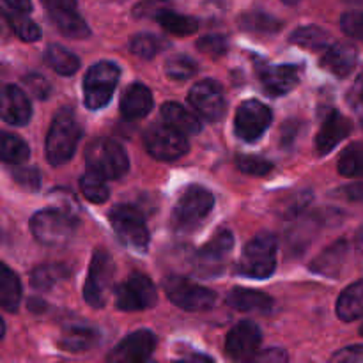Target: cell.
Returning a JSON list of instances; mask_svg holds the SVG:
<instances>
[{
  "mask_svg": "<svg viewBox=\"0 0 363 363\" xmlns=\"http://www.w3.org/2000/svg\"><path fill=\"white\" fill-rule=\"evenodd\" d=\"M82 138V128L71 108H62L50 126L46 137V158L50 165L60 167L74 156L78 142Z\"/></svg>",
  "mask_w": 363,
  "mask_h": 363,
  "instance_id": "cell-1",
  "label": "cell"
},
{
  "mask_svg": "<svg viewBox=\"0 0 363 363\" xmlns=\"http://www.w3.org/2000/svg\"><path fill=\"white\" fill-rule=\"evenodd\" d=\"M277 250L279 243L273 234H257L245 247L243 255L236 266V273L248 279H268L277 268Z\"/></svg>",
  "mask_w": 363,
  "mask_h": 363,
  "instance_id": "cell-2",
  "label": "cell"
},
{
  "mask_svg": "<svg viewBox=\"0 0 363 363\" xmlns=\"http://www.w3.org/2000/svg\"><path fill=\"white\" fill-rule=\"evenodd\" d=\"M85 162L89 169L96 170L106 179H121L130 170V160L123 145L106 137L89 142L85 149Z\"/></svg>",
  "mask_w": 363,
  "mask_h": 363,
  "instance_id": "cell-3",
  "label": "cell"
},
{
  "mask_svg": "<svg viewBox=\"0 0 363 363\" xmlns=\"http://www.w3.org/2000/svg\"><path fill=\"white\" fill-rule=\"evenodd\" d=\"M77 220L64 209H45L32 216L30 230L46 247H64L77 233Z\"/></svg>",
  "mask_w": 363,
  "mask_h": 363,
  "instance_id": "cell-4",
  "label": "cell"
},
{
  "mask_svg": "<svg viewBox=\"0 0 363 363\" xmlns=\"http://www.w3.org/2000/svg\"><path fill=\"white\" fill-rule=\"evenodd\" d=\"M213 208H215V195L208 188L194 184L186 188L177 201L172 215L174 227L181 233L195 230L208 218Z\"/></svg>",
  "mask_w": 363,
  "mask_h": 363,
  "instance_id": "cell-5",
  "label": "cell"
},
{
  "mask_svg": "<svg viewBox=\"0 0 363 363\" xmlns=\"http://www.w3.org/2000/svg\"><path fill=\"white\" fill-rule=\"evenodd\" d=\"M121 69L112 60H101L89 67L84 80V103L89 110H101L112 99Z\"/></svg>",
  "mask_w": 363,
  "mask_h": 363,
  "instance_id": "cell-6",
  "label": "cell"
},
{
  "mask_svg": "<svg viewBox=\"0 0 363 363\" xmlns=\"http://www.w3.org/2000/svg\"><path fill=\"white\" fill-rule=\"evenodd\" d=\"M110 225L116 230L121 243L137 252H145L149 247V230L144 216L133 206H116L108 215Z\"/></svg>",
  "mask_w": 363,
  "mask_h": 363,
  "instance_id": "cell-7",
  "label": "cell"
},
{
  "mask_svg": "<svg viewBox=\"0 0 363 363\" xmlns=\"http://www.w3.org/2000/svg\"><path fill=\"white\" fill-rule=\"evenodd\" d=\"M113 275H116V264L105 250H96L92 255L91 266H89L87 282L84 286V300L91 307H105L106 300L112 289Z\"/></svg>",
  "mask_w": 363,
  "mask_h": 363,
  "instance_id": "cell-8",
  "label": "cell"
},
{
  "mask_svg": "<svg viewBox=\"0 0 363 363\" xmlns=\"http://www.w3.org/2000/svg\"><path fill=\"white\" fill-rule=\"evenodd\" d=\"M144 144L149 155L162 162H174L188 152L186 135L167 123L152 124L144 135Z\"/></svg>",
  "mask_w": 363,
  "mask_h": 363,
  "instance_id": "cell-9",
  "label": "cell"
},
{
  "mask_svg": "<svg viewBox=\"0 0 363 363\" xmlns=\"http://www.w3.org/2000/svg\"><path fill=\"white\" fill-rule=\"evenodd\" d=\"M163 287H165V293L169 296V300L174 305H177V307L188 312L209 311L216 301L215 291L190 282L184 277H169L163 282Z\"/></svg>",
  "mask_w": 363,
  "mask_h": 363,
  "instance_id": "cell-10",
  "label": "cell"
},
{
  "mask_svg": "<svg viewBox=\"0 0 363 363\" xmlns=\"http://www.w3.org/2000/svg\"><path fill=\"white\" fill-rule=\"evenodd\" d=\"M158 301L155 284L147 275L133 273L116 291V303L119 311L137 312L155 307Z\"/></svg>",
  "mask_w": 363,
  "mask_h": 363,
  "instance_id": "cell-11",
  "label": "cell"
},
{
  "mask_svg": "<svg viewBox=\"0 0 363 363\" xmlns=\"http://www.w3.org/2000/svg\"><path fill=\"white\" fill-rule=\"evenodd\" d=\"M273 113L264 103L257 99H248L238 106L236 119H234V130L236 135L245 142H257L266 130L269 128Z\"/></svg>",
  "mask_w": 363,
  "mask_h": 363,
  "instance_id": "cell-12",
  "label": "cell"
},
{
  "mask_svg": "<svg viewBox=\"0 0 363 363\" xmlns=\"http://www.w3.org/2000/svg\"><path fill=\"white\" fill-rule=\"evenodd\" d=\"M188 99H190V105L194 106L195 112L202 119L209 121V123H218L223 117V113H225V96H223V89L213 78H206V80L197 82L191 87Z\"/></svg>",
  "mask_w": 363,
  "mask_h": 363,
  "instance_id": "cell-13",
  "label": "cell"
},
{
  "mask_svg": "<svg viewBox=\"0 0 363 363\" xmlns=\"http://www.w3.org/2000/svg\"><path fill=\"white\" fill-rule=\"evenodd\" d=\"M53 25L64 35L73 39H84L91 35L87 21L77 11V0H41Z\"/></svg>",
  "mask_w": 363,
  "mask_h": 363,
  "instance_id": "cell-14",
  "label": "cell"
},
{
  "mask_svg": "<svg viewBox=\"0 0 363 363\" xmlns=\"http://www.w3.org/2000/svg\"><path fill=\"white\" fill-rule=\"evenodd\" d=\"M234 248V236L230 230H218L211 241L204 245L195 255V268L201 275H218Z\"/></svg>",
  "mask_w": 363,
  "mask_h": 363,
  "instance_id": "cell-15",
  "label": "cell"
},
{
  "mask_svg": "<svg viewBox=\"0 0 363 363\" xmlns=\"http://www.w3.org/2000/svg\"><path fill=\"white\" fill-rule=\"evenodd\" d=\"M156 335L149 330H138L124 337L108 353L106 360L113 363H140L151 358L156 350Z\"/></svg>",
  "mask_w": 363,
  "mask_h": 363,
  "instance_id": "cell-16",
  "label": "cell"
},
{
  "mask_svg": "<svg viewBox=\"0 0 363 363\" xmlns=\"http://www.w3.org/2000/svg\"><path fill=\"white\" fill-rule=\"evenodd\" d=\"M262 333L252 321H241L227 333L225 353L233 360H252L259 353Z\"/></svg>",
  "mask_w": 363,
  "mask_h": 363,
  "instance_id": "cell-17",
  "label": "cell"
},
{
  "mask_svg": "<svg viewBox=\"0 0 363 363\" xmlns=\"http://www.w3.org/2000/svg\"><path fill=\"white\" fill-rule=\"evenodd\" d=\"M300 67L294 64H277L259 69V78L264 91L272 96H284L293 91L300 82Z\"/></svg>",
  "mask_w": 363,
  "mask_h": 363,
  "instance_id": "cell-18",
  "label": "cell"
},
{
  "mask_svg": "<svg viewBox=\"0 0 363 363\" xmlns=\"http://www.w3.org/2000/svg\"><path fill=\"white\" fill-rule=\"evenodd\" d=\"M351 133V123L350 119L342 116V113L332 112L326 116L325 123H323L321 130H319L318 138H315V147H318L319 155H328L332 152L340 142L346 137H350Z\"/></svg>",
  "mask_w": 363,
  "mask_h": 363,
  "instance_id": "cell-19",
  "label": "cell"
},
{
  "mask_svg": "<svg viewBox=\"0 0 363 363\" xmlns=\"http://www.w3.org/2000/svg\"><path fill=\"white\" fill-rule=\"evenodd\" d=\"M32 117L27 94L14 85H6L2 92V119L11 126H25Z\"/></svg>",
  "mask_w": 363,
  "mask_h": 363,
  "instance_id": "cell-20",
  "label": "cell"
},
{
  "mask_svg": "<svg viewBox=\"0 0 363 363\" xmlns=\"http://www.w3.org/2000/svg\"><path fill=\"white\" fill-rule=\"evenodd\" d=\"M358 62V50L351 43H335L323 50L321 66L337 77H347Z\"/></svg>",
  "mask_w": 363,
  "mask_h": 363,
  "instance_id": "cell-21",
  "label": "cell"
},
{
  "mask_svg": "<svg viewBox=\"0 0 363 363\" xmlns=\"http://www.w3.org/2000/svg\"><path fill=\"white\" fill-rule=\"evenodd\" d=\"M227 307L247 314H268L273 308V300L268 294L254 289H234L225 298Z\"/></svg>",
  "mask_w": 363,
  "mask_h": 363,
  "instance_id": "cell-22",
  "label": "cell"
},
{
  "mask_svg": "<svg viewBox=\"0 0 363 363\" xmlns=\"http://www.w3.org/2000/svg\"><path fill=\"white\" fill-rule=\"evenodd\" d=\"M152 110V94L145 85L131 84L121 98V113L126 119H142Z\"/></svg>",
  "mask_w": 363,
  "mask_h": 363,
  "instance_id": "cell-23",
  "label": "cell"
},
{
  "mask_svg": "<svg viewBox=\"0 0 363 363\" xmlns=\"http://www.w3.org/2000/svg\"><path fill=\"white\" fill-rule=\"evenodd\" d=\"M347 252H350V245L347 241L340 240L335 241L333 245H330L328 248L321 252L318 257L312 261L311 269L318 275L325 277H337L340 272H342V266L346 262Z\"/></svg>",
  "mask_w": 363,
  "mask_h": 363,
  "instance_id": "cell-24",
  "label": "cell"
},
{
  "mask_svg": "<svg viewBox=\"0 0 363 363\" xmlns=\"http://www.w3.org/2000/svg\"><path fill=\"white\" fill-rule=\"evenodd\" d=\"M162 117L167 124L179 130L186 137L190 135H197L202 131V121L197 112L184 108L179 103H165L162 106Z\"/></svg>",
  "mask_w": 363,
  "mask_h": 363,
  "instance_id": "cell-25",
  "label": "cell"
},
{
  "mask_svg": "<svg viewBox=\"0 0 363 363\" xmlns=\"http://www.w3.org/2000/svg\"><path fill=\"white\" fill-rule=\"evenodd\" d=\"M99 340L101 337L96 330L87 328V326H73L62 333L59 346L67 353H84V351H91L92 347L98 346Z\"/></svg>",
  "mask_w": 363,
  "mask_h": 363,
  "instance_id": "cell-26",
  "label": "cell"
},
{
  "mask_svg": "<svg viewBox=\"0 0 363 363\" xmlns=\"http://www.w3.org/2000/svg\"><path fill=\"white\" fill-rule=\"evenodd\" d=\"M337 315L346 323L363 318V279L351 284L340 294L337 300Z\"/></svg>",
  "mask_w": 363,
  "mask_h": 363,
  "instance_id": "cell-27",
  "label": "cell"
},
{
  "mask_svg": "<svg viewBox=\"0 0 363 363\" xmlns=\"http://www.w3.org/2000/svg\"><path fill=\"white\" fill-rule=\"evenodd\" d=\"M69 277V269L66 264L60 262H46V264H39L32 269L30 282L35 289L48 291L66 280Z\"/></svg>",
  "mask_w": 363,
  "mask_h": 363,
  "instance_id": "cell-28",
  "label": "cell"
},
{
  "mask_svg": "<svg viewBox=\"0 0 363 363\" xmlns=\"http://www.w3.org/2000/svg\"><path fill=\"white\" fill-rule=\"evenodd\" d=\"M21 300V284L16 273L13 269L2 264V272H0V303H2L4 311L16 312L20 307Z\"/></svg>",
  "mask_w": 363,
  "mask_h": 363,
  "instance_id": "cell-29",
  "label": "cell"
},
{
  "mask_svg": "<svg viewBox=\"0 0 363 363\" xmlns=\"http://www.w3.org/2000/svg\"><path fill=\"white\" fill-rule=\"evenodd\" d=\"M45 59L48 66L62 77H71L80 69V59L60 45H50L45 52Z\"/></svg>",
  "mask_w": 363,
  "mask_h": 363,
  "instance_id": "cell-30",
  "label": "cell"
},
{
  "mask_svg": "<svg viewBox=\"0 0 363 363\" xmlns=\"http://www.w3.org/2000/svg\"><path fill=\"white\" fill-rule=\"evenodd\" d=\"M105 179L106 177H103L101 174H98L96 170L85 172L84 176L80 177L82 195H84L89 202H92V204H103V202H106L110 197V191Z\"/></svg>",
  "mask_w": 363,
  "mask_h": 363,
  "instance_id": "cell-31",
  "label": "cell"
},
{
  "mask_svg": "<svg viewBox=\"0 0 363 363\" xmlns=\"http://www.w3.org/2000/svg\"><path fill=\"white\" fill-rule=\"evenodd\" d=\"M240 27L248 32H259V34H275L282 28V21L262 11H252L240 18Z\"/></svg>",
  "mask_w": 363,
  "mask_h": 363,
  "instance_id": "cell-32",
  "label": "cell"
},
{
  "mask_svg": "<svg viewBox=\"0 0 363 363\" xmlns=\"http://www.w3.org/2000/svg\"><path fill=\"white\" fill-rule=\"evenodd\" d=\"M291 43L294 45H300L303 48L311 50H325L330 45V35L328 32L323 30L321 27H315V25H307V27H300L291 34L289 38Z\"/></svg>",
  "mask_w": 363,
  "mask_h": 363,
  "instance_id": "cell-33",
  "label": "cell"
},
{
  "mask_svg": "<svg viewBox=\"0 0 363 363\" xmlns=\"http://www.w3.org/2000/svg\"><path fill=\"white\" fill-rule=\"evenodd\" d=\"M167 48H169L167 39L160 38L156 34H138L130 43L131 53L140 57V59H152V57H156Z\"/></svg>",
  "mask_w": 363,
  "mask_h": 363,
  "instance_id": "cell-34",
  "label": "cell"
},
{
  "mask_svg": "<svg viewBox=\"0 0 363 363\" xmlns=\"http://www.w3.org/2000/svg\"><path fill=\"white\" fill-rule=\"evenodd\" d=\"M160 25L165 28L167 32L176 35H188L194 34V32L199 30V20L194 16H186V14H177L174 13L172 9L163 13L162 16L158 18Z\"/></svg>",
  "mask_w": 363,
  "mask_h": 363,
  "instance_id": "cell-35",
  "label": "cell"
},
{
  "mask_svg": "<svg viewBox=\"0 0 363 363\" xmlns=\"http://www.w3.org/2000/svg\"><path fill=\"white\" fill-rule=\"evenodd\" d=\"M339 172L346 177H363V140L344 149L339 158Z\"/></svg>",
  "mask_w": 363,
  "mask_h": 363,
  "instance_id": "cell-36",
  "label": "cell"
},
{
  "mask_svg": "<svg viewBox=\"0 0 363 363\" xmlns=\"http://www.w3.org/2000/svg\"><path fill=\"white\" fill-rule=\"evenodd\" d=\"M4 18L9 23V27L13 28L14 34L20 39L28 43H34L41 38V30H39L38 25L28 18V14L25 13H13V11H2Z\"/></svg>",
  "mask_w": 363,
  "mask_h": 363,
  "instance_id": "cell-37",
  "label": "cell"
},
{
  "mask_svg": "<svg viewBox=\"0 0 363 363\" xmlns=\"http://www.w3.org/2000/svg\"><path fill=\"white\" fill-rule=\"evenodd\" d=\"M30 156V149L18 135H2V160L7 165H23Z\"/></svg>",
  "mask_w": 363,
  "mask_h": 363,
  "instance_id": "cell-38",
  "label": "cell"
},
{
  "mask_svg": "<svg viewBox=\"0 0 363 363\" xmlns=\"http://www.w3.org/2000/svg\"><path fill=\"white\" fill-rule=\"evenodd\" d=\"M199 69V64L188 55H174L165 62L167 77L172 80H188Z\"/></svg>",
  "mask_w": 363,
  "mask_h": 363,
  "instance_id": "cell-39",
  "label": "cell"
},
{
  "mask_svg": "<svg viewBox=\"0 0 363 363\" xmlns=\"http://www.w3.org/2000/svg\"><path fill=\"white\" fill-rule=\"evenodd\" d=\"M199 52L209 57H222L229 50V39L223 34H208L197 41Z\"/></svg>",
  "mask_w": 363,
  "mask_h": 363,
  "instance_id": "cell-40",
  "label": "cell"
},
{
  "mask_svg": "<svg viewBox=\"0 0 363 363\" xmlns=\"http://www.w3.org/2000/svg\"><path fill=\"white\" fill-rule=\"evenodd\" d=\"M236 167L248 176H264L273 170V163L261 156H238Z\"/></svg>",
  "mask_w": 363,
  "mask_h": 363,
  "instance_id": "cell-41",
  "label": "cell"
},
{
  "mask_svg": "<svg viewBox=\"0 0 363 363\" xmlns=\"http://www.w3.org/2000/svg\"><path fill=\"white\" fill-rule=\"evenodd\" d=\"M172 7V0H142L135 6L133 14L137 18H152L158 20L163 13L170 11Z\"/></svg>",
  "mask_w": 363,
  "mask_h": 363,
  "instance_id": "cell-42",
  "label": "cell"
},
{
  "mask_svg": "<svg viewBox=\"0 0 363 363\" xmlns=\"http://www.w3.org/2000/svg\"><path fill=\"white\" fill-rule=\"evenodd\" d=\"M11 174H13V179L18 184H21L23 188H28V190H38L39 184H41V176H39L38 169H34V167L14 165Z\"/></svg>",
  "mask_w": 363,
  "mask_h": 363,
  "instance_id": "cell-43",
  "label": "cell"
},
{
  "mask_svg": "<svg viewBox=\"0 0 363 363\" xmlns=\"http://www.w3.org/2000/svg\"><path fill=\"white\" fill-rule=\"evenodd\" d=\"M23 85L27 87V91L30 92L32 96H35L38 99H46L52 92V85L48 84L45 77L41 74L30 73L23 78Z\"/></svg>",
  "mask_w": 363,
  "mask_h": 363,
  "instance_id": "cell-44",
  "label": "cell"
},
{
  "mask_svg": "<svg viewBox=\"0 0 363 363\" xmlns=\"http://www.w3.org/2000/svg\"><path fill=\"white\" fill-rule=\"evenodd\" d=\"M340 25H342L344 32L354 39H362L363 41V13L362 11H351L340 18Z\"/></svg>",
  "mask_w": 363,
  "mask_h": 363,
  "instance_id": "cell-45",
  "label": "cell"
},
{
  "mask_svg": "<svg viewBox=\"0 0 363 363\" xmlns=\"http://www.w3.org/2000/svg\"><path fill=\"white\" fill-rule=\"evenodd\" d=\"M311 199H312V195L308 194V191H298L296 195H293V197H291V201H287L286 204H284V215L286 216L298 215L301 209L307 208L308 202H311Z\"/></svg>",
  "mask_w": 363,
  "mask_h": 363,
  "instance_id": "cell-46",
  "label": "cell"
},
{
  "mask_svg": "<svg viewBox=\"0 0 363 363\" xmlns=\"http://www.w3.org/2000/svg\"><path fill=\"white\" fill-rule=\"evenodd\" d=\"M332 360L340 363H363V346L344 347L333 354Z\"/></svg>",
  "mask_w": 363,
  "mask_h": 363,
  "instance_id": "cell-47",
  "label": "cell"
},
{
  "mask_svg": "<svg viewBox=\"0 0 363 363\" xmlns=\"http://www.w3.org/2000/svg\"><path fill=\"white\" fill-rule=\"evenodd\" d=\"M252 360H257V362H272V363H279V362H286L287 360V354L284 350H279V347H272V350H262L255 354Z\"/></svg>",
  "mask_w": 363,
  "mask_h": 363,
  "instance_id": "cell-48",
  "label": "cell"
},
{
  "mask_svg": "<svg viewBox=\"0 0 363 363\" xmlns=\"http://www.w3.org/2000/svg\"><path fill=\"white\" fill-rule=\"evenodd\" d=\"M2 11H13V13L30 14L32 2L30 0H2Z\"/></svg>",
  "mask_w": 363,
  "mask_h": 363,
  "instance_id": "cell-49",
  "label": "cell"
},
{
  "mask_svg": "<svg viewBox=\"0 0 363 363\" xmlns=\"http://www.w3.org/2000/svg\"><path fill=\"white\" fill-rule=\"evenodd\" d=\"M340 195L351 202L363 201V183H353V184H347V186L340 188Z\"/></svg>",
  "mask_w": 363,
  "mask_h": 363,
  "instance_id": "cell-50",
  "label": "cell"
},
{
  "mask_svg": "<svg viewBox=\"0 0 363 363\" xmlns=\"http://www.w3.org/2000/svg\"><path fill=\"white\" fill-rule=\"evenodd\" d=\"M357 250H358V254H360V257L363 261V223H362L360 230H358V234H357Z\"/></svg>",
  "mask_w": 363,
  "mask_h": 363,
  "instance_id": "cell-51",
  "label": "cell"
},
{
  "mask_svg": "<svg viewBox=\"0 0 363 363\" xmlns=\"http://www.w3.org/2000/svg\"><path fill=\"white\" fill-rule=\"evenodd\" d=\"M357 91H358V99H360V103H362V106H363V74L360 77V80H358Z\"/></svg>",
  "mask_w": 363,
  "mask_h": 363,
  "instance_id": "cell-52",
  "label": "cell"
},
{
  "mask_svg": "<svg viewBox=\"0 0 363 363\" xmlns=\"http://www.w3.org/2000/svg\"><path fill=\"white\" fill-rule=\"evenodd\" d=\"M282 2H286V4H296V2H300V0H282Z\"/></svg>",
  "mask_w": 363,
  "mask_h": 363,
  "instance_id": "cell-53",
  "label": "cell"
},
{
  "mask_svg": "<svg viewBox=\"0 0 363 363\" xmlns=\"http://www.w3.org/2000/svg\"><path fill=\"white\" fill-rule=\"evenodd\" d=\"M360 333L363 335V325H362V328H360Z\"/></svg>",
  "mask_w": 363,
  "mask_h": 363,
  "instance_id": "cell-54",
  "label": "cell"
}]
</instances>
